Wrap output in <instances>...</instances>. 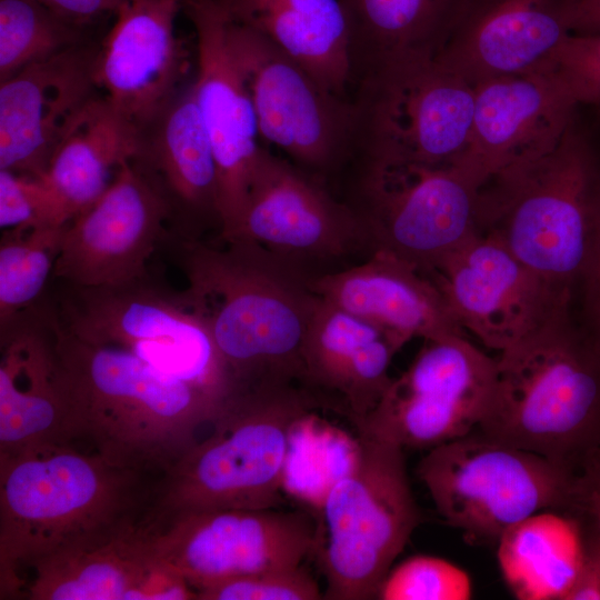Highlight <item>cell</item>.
I'll list each match as a JSON object with an SVG mask.
<instances>
[{
  "label": "cell",
  "mask_w": 600,
  "mask_h": 600,
  "mask_svg": "<svg viewBox=\"0 0 600 600\" xmlns=\"http://www.w3.org/2000/svg\"><path fill=\"white\" fill-rule=\"evenodd\" d=\"M79 443L0 460V599H19L39 561L136 526L158 477Z\"/></svg>",
  "instance_id": "cell-1"
},
{
  "label": "cell",
  "mask_w": 600,
  "mask_h": 600,
  "mask_svg": "<svg viewBox=\"0 0 600 600\" xmlns=\"http://www.w3.org/2000/svg\"><path fill=\"white\" fill-rule=\"evenodd\" d=\"M183 290L237 393L309 387L303 348L318 296L310 281L242 239H177Z\"/></svg>",
  "instance_id": "cell-2"
},
{
  "label": "cell",
  "mask_w": 600,
  "mask_h": 600,
  "mask_svg": "<svg viewBox=\"0 0 600 600\" xmlns=\"http://www.w3.org/2000/svg\"><path fill=\"white\" fill-rule=\"evenodd\" d=\"M51 310L78 443L159 478L227 407L128 350L77 338Z\"/></svg>",
  "instance_id": "cell-3"
},
{
  "label": "cell",
  "mask_w": 600,
  "mask_h": 600,
  "mask_svg": "<svg viewBox=\"0 0 600 600\" xmlns=\"http://www.w3.org/2000/svg\"><path fill=\"white\" fill-rule=\"evenodd\" d=\"M599 213L600 148L578 113L552 150L496 173L478 194L479 233L573 297Z\"/></svg>",
  "instance_id": "cell-4"
},
{
  "label": "cell",
  "mask_w": 600,
  "mask_h": 600,
  "mask_svg": "<svg viewBox=\"0 0 600 600\" xmlns=\"http://www.w3.org/2000/svg\"><path fill=\"white\" fill-rule=\"evenodd\" d=\"M571 309L500 352L478 429L574 472L600 444V350Z\"/></svg>",
  "instance_id": "cell-5"
},
{
  "label": "cell",
  "mask_w": 600,
  "mask_h": 600,
  "mask_svg": "<svg viewBox=\"0 0 600 600\" xmlns=\"http://www.w3.org/2000/svg\"><path fill=\"white\" fill-rule=\"evenodd\" d=\"M330 408L310 388L289 386L236 396L154 482L138 524L222 509H272L282 501L293 431L311 411Z\"/></svg>",
  "instance_id": "cell-6"
},
{
  "label": "cell",
  "mask_w": 600,
  "mask_h": 600,
  "mask_svg": "<svg viewBox=\"0 0 600 600\" xmlns=\"http://www.w3.org/2000/svg\"><path fill=\"white\" fill-rule=\"evenodd\" d=\"M319 509L313 550L327 580L324 598H377L421 521L403 449L359 431L350 464L329 487Z\"/></svg>",
  "instance_id": "cell-7"
},
{
  "label": "cell",
  "mask_w": 600,
  "mask_h": 600,
  "mask_svg": "<svg viewBox=\"0 0 600 600\" xmlns=\"http://www.w3.org/2000/svg\"><path fill=\"white\" fill-rule=\"evenodd\" d=\"M479 183L458 166H430L357 148L334 193L354 212L372 251L429 276L479 233Z\"/></svg>",
  "instance_id": "cell-8"
},
{
  "label": "cell",
  "mask_w": 600,
  "mask_h": 600,
  "mask_svg": "<svg viewBox=\"0 0 600 600\" xmlns=\"http://www.w3.org/2000/svg\"><path fill=\"white\" fill-rule=\"evenodd\" d=\"M53 309L62 326L86 342L128 350L226 406L237 394L209 330L184 291L159 286L149 276L116 286L63 283Z\"/></svg>",
  "instance_id": "cell-9"
},
{
  "label": "cell",
  "mask_w": 600,
  "mask_h": 600,
  "mask_svg": "<svg viewBox=\"0 0 600 600\" xmlns=\"http://www.w3.org/2000/svg\"><path fill=\"white\" fill-rule=\"evenodd\" d=\"M417 473L439 514L472 542H498L527 517L572 504L574 472L478 428L430 449Z\"/></svg>",
  "instance_id": "cell-10"
},
{
  "label": "cell",
  "mask_w": 600,
  "mask_h": 600,
  "mask_svg": "<svg viewBox=\"0 0 600 600\" xmlns=\"http://www.w3.org/2000/svg\"><path fill=\"white\" fill-rule=\"evenodd\" d=\"M223 17L226 40L251 98L260 138L333 190L357 146V104L327 90L263 36Z\"/></svg>",
  "instance_id": "cell-11"
},
{
  "label": "cell",
  "mask_w": 600,
  "mask_h": 600,
  "mask_svg": "<svg viewBox=\"0 0 600 600\" xmlns=\"http://www.w3.org/2000/svg\"><path fill=\"white\" fill-rule=\"evenodd\" d=\"M234 238L310 282L373 252L354 212L338 194L267 148L241 221L228 239Z\"/></svg>",
  "instance_id": "cell-12"
},
{
  "label": "cell",
  "mask_w": 600,
  "mask_h": 600,
  "mask_svg": "<svg viewBox=\"0 0 600 600\" xmlns=\"http://www.w3.org/2000/svg\"><path fill=\"white\" fill-rule=\"evenodd\" d=\"M497 359L463 334L424 340L359 431L402 449H432L479 427L493 398Z\"/></svg>",
  "instance_id": "cell-13"
},
{
  "label": "cell",
  "mask_w": 600,
  "mask_h": 600,
  "mask_svg": "<svg viewBox=\"0 0 600 600\" xmlns=\"http://www.w3.org/2000/svg\"><path fill=\"white\" fill-rule=\"evenodd\" d=\"M358 146L430 166H460L471 140L474 86L438 60L391 70L361 88Z\"/></svg>",
  "instance_id": "cell-14"
},
{
  "label": "cell",
  "mask_w": 600,
  "mask_h": 600,
  "mask_svg": "<svg viewBox=\"0 0 600 600\" xmlns=\"http://www.w3.org/2000/svg\"><path fill=\"white\" fill-rule=\"evenodd\" d=\"M137 529L150 553L196 592L233 577L299 567L317 533L307 513L276 508L190 512Z\"/></svg>",
  "instance_id": "cell-15"
},
{
  "label": "cell",
  "mask_w": 600,
  "mask_h": 600,
  "mask_svg": "<svg viewBox=\"0 0 600 600\" xmlns=\"http://www.w3.org/2000/svg\"><path fill=\"white\" fill-rule=\"evenodd\" d=\"M462 330L499 352L541 327L573 294L523 264L497 238L477 233L429 274Z\"/></svg>",
  "instance_id": "cell-16"
},
{
  "label": "cell",
  "mask_w": 600,
  "mask_h": 600,
  "mask_svg": "<svg viewBox=\"0 0 600 600\" xmlns=\"http://www.w3.org/2000/svg\"><path fill=\"white\" fill-rule=\"evenodd\" d=\"M169 236L170 207L131 159L107 191L67 223L53 278L79 287L146 278L149 259Z\"/></svg>",
  "instance_id": "cell-17"
},
{
  "label": "cell",
  "mask_w": 600,
  "mask_h": 600,
  "mask_svg": "<svg viewBox=\"0 0 600 600\" xmlns=\"http://www.w3.org/2000/svg\"><path fill=\"white\" fill-rule=\"evenodd\" d=\"M196 36L192 84L218 170L221 231L234 234L263 151L254 108L229 50L224 17L213 0H182Z\"/></svg>",
  "instance_id": "cell-18"
},
{
  "label": "cell",
  "mask_w": 600,
  "mask_h": 600,
  "mask_svg": "<svg viewBox=\"0 0 600 600\" xmlns=\"http://www.w3.org/2000/svg\"><path fill=\"white\" fill-rule=\"evenodd\" d=\"M182 0H126L99 41L94 77L102 96L139 130L192 80L176 21Z\"/></svg>",
  "instance_id": "cell-19"
},
{
  "label": "cell",
  "mask_w": 600,
  "mask_h": 600,
  "mask_svg": "<svg viewBox=\"0 0 600 600\" xmlns=\"http://www.w3.org/2000/svg\"><path fill=\"white\" fill-rule=\"evenodd\" d=\"M98 47L90 40L0 81V169L44 176L60 142L101 94Z\"/></svg>",
  "instance_id": "cell-20"
},
{
  "label": "cell",
  "mask_w": 600,
  "mask_h": 600,
  "mask_svg": "<svg viewBox=\"0 0 600 600\" xmlns=\"http://www.w3.org/2000/svg\"><path fill=\"white\" fill-rule=\"evenodd\" d=\"M0 351V460L36 447L78 443L51 306L39 302L1 329Z\"/></svg>",
  "instance_id": "cell-21"
},
{
  "label": "cell",
  "mask_w": 600,
  "mask_h": 600,
  "mask_svg": "<svg viewBox=\"0 0 600 600\" xmlns=\"http://www.w3.org/2000/svg\"><path fill=\"white\" fill-rule=\"evenodd\" d=\"M579 109L550 70L481 81L474 84L471 140L459 167L481 187L506 168L552 150Z\"/></svg>",
  "instance_id": "cell-22"
},
{
  "label": "cell",
  "mask_w": 600,
  "mask_h": 600,
  "mask_svg": "<svg viewBox=\"0 0 600 600\" xmlns=\"http://www.w3.org/2000/svg\"><path fill=\"white\" fill-rule=\"evenodd\" d=\"M578 0H470L440 63L471 84L546 71L571 34Z\"/></svg>",
  "instance_id": "cell-23"
},
{
  "label": "cell",
  "mask_w": 600,
  "mask_h": 600,
  "mask_svg": "<svg viewBox=\"0 0 600 600\" xmlns=\"http://www.w3.org/2000/svg\"><path fill=\"white\" fill-rule=\"evenodd\" d=\"M133 160L168 202L176 239H204L209 231L219 237L217 163L192 80L140 130Z\"/></svg>",
  "instance_id": "cell-24"
},
{
  "label": "cell",
  "mask_w": 600,
  "mask_h": 600,
  "mask_svg": "<svg viewBox=\"0 0 600 600\" xmlns=\"http://www.w3.org/2000/svg\"><path fill=\"white\" fill-rule=\"evenodd\" d=\"M29 572L22 593L29 600L198 599L183 577L150 553L137 524L102 542L46 558Z\"/></svg>",
  "instance_id": "cell-25"
},
{
  "label": "cell",
  "mask_w": 600,
  "mask_h": 600,
  "mask_svg": "<svg viewBox=\"0 0 600 600\" xmlns=\"http://www.w3.org/2000/svg\"><path fill=\"white\" fill-rule=\"evenodd\" d=\"M310 286L321 299L383 330L400 349L417 337L463 334L432 279L386 251Z\"/></svg>",
  "instance_id": "cell-26"
},
{
  "label": "cell",
  "mask_w": 600,
  "mask_h": 600,
  "mask_svg": "<svg viewBox=\"0 0 600 600\" xmlns=\"http://www.w3.org/2000/svg\"><path fill=\"white\" fill-rule=\"evenodd\" d=\"M399 350L380 328L318 297L303 348L308 386L358 426L392 382Z\"/></svg>",
  "instance_id": "cell-27"
},
{
  "label": "cell",
  "mask_w": 600,
  "mask_h": 600,
  "mask_svg": "<svg viewBox=\"0 0 600 600\" xmlns=\"http://www.w3.org/2000/svg\"><path fill=\"white\" fill-rule=\"evenodd\" d=\"M348 30L352 96L387 72L434 60L470 0H339Z\"/></svg>",
  "instance_id": "cell-28"
},
{
  "label": "cell",
  "mask_w": 600,
  "mask_h": 600,
  "mask_svg": "<svg viewBox=\"0 0 600 600\" xmlns=\"http://www.w3.org/2000/svg\"><path fill=\"white\" fill-rule=\"evenodd\" d=\"M232 22L263 36L327 90L352 99L348 30L339 0H213Z\"/></svg>",
  "instance_id": "cell-29"
},
{
  "label": "cell",
  "mask_w": 600,
  "mask_h": 600,
  "mask_svg": "<svg viewBox=\"0 0 600 600\" xmlns=\"http://www.w3.org/2000/svg\"><path fill=\"white\" fill-rule=\"evenodd\" d=\"M140 130L97 97L56 149L42 179L70 222L111 186L139 149Z\"/></svg>",
  "instance_id": "cell-30"
},
{
  "label": "cell",
  "mask_w": 600,
  "mask_h": 600,
  "mask_svg": "<svg viewBox=\"0 0 600 600\" xmlns=\"http://www.w3.org/2000/svg\"><path fill=\"white\" fill-rule=\"evenodd\" d=\"M497 543L502 577L520 600H566L587 556L579 519L559 510L527 517Z\"/></svg>",
  "instance_id": "cell-31"
},
{
  "label": "cell",
  "mask_w": 600,
  "mask_h": 600,
  "mask_svg": "<svg viewBox=\"0 0 600 600\" xmlns=\"http://www.w3.org/2000/svg\"><path fill=\"white\" fill-rule=\"evenodd\" d=\"M66 226L2 230L0 330L40 302L53 277Z\"/></svg>",
  "instance_id": "cell-32"
},
{
  "label": "cell",
  "mask_w": 600,
  "mask_h": 600,
  "mask_svg": "<svg viewBox=\"0 0 600 600\" xmlns=\"http://www.w3.org/2000/svg\"><path fill=\"white\" fill-rule=\"evenodd\" d=\"M40 0H0V81L26 66L90 41Z\"/></svg>",
  "instance_id": "cell-33"
},
{
  "label": "cell",
  "mask_w": 600,
  "mask_h": 600,
  "mask_svg": "<svg viewBox=\"0 0 600 600\" xmlns=\"http://www.w3.org/2000/svg\"><path fill=\"white\" fill-rule=\"evenodd\" d=\"M469 574L452 562L427 554L412 556L390 570L378 591L381 600H468Z\"/></svg>",
  "instance_id": "cell-34"
},
{
  "label": "cell",
  "mask_w": 600,
  "mask_h": 600,
  "mask_svg": "<svg viewBox=\"0 0 600 600\" xmlns=\"http://www.w3.org/2000/svg\"><path fill=\"white\" fill-rule=\"evenodd\" d=\"M68 222L42 178L0 169V227L31 229L62 227Z\"/></svg>",
  "instance_id": "cell-35"
},
{
  "label": "cell",
  "mask_w": 600,
  "mask_h": 600,
  "mask_svg": "<svg viewBox=\"0 0 600 600\" xmlns=\"http://www.w3.org/2000/svg\"><path fill=\"white\" fill-rule=\"evenodd\" d=\"M199 600H317L322 594L302 567L267 570L207 584L197 590Z\"/></svg>",
  "instance_id": "cell-36"
},
{
  "label": "cell",
  "mask_w": 600,
  "mask_h": 600,
  "mask_svg": "<svg viewBox=\"0 0 600 600\" xmlns=\"http://www.w3.org/2000/svg\"><path fill=\"white\" fill-rule=\"evenodd\" d=\"M570 89L580 107L600 116V33L570 34L548 64Z\"/></svg>",
  "instance_id": "cell-37"
},
{
  "label": "cell",
  "mask_w": 600,
  "mask_h": 600,
  "mask_svg": "<svg viewBox=\"0 0 600 600\" xmlns=\"http://www.w3.org/2000/svg\"><path fill=\"white\" fill-rule=\"evenodd\" d=\"M569 513L582 527L586 547L600 554V454L589 452L574 471Z\"/></svg>",
  "instance_id": "cell-38"
},
{
  "label": "cell",
  "mask_w": 600,
  "mask_h": 600,
  "mask_svg": "<svg viewBox=\"0 0 600 600\" xmlns=\"http://www.w3.org/2000/svg\"><path fill=\"white\" fill-rule=\"evenodd\" d=\"M580 294L583 312L582 327L600 350V213Z\"/></svg>",
  "instance_id": "cell-39"
},
{
  "label": "cell",
  "mask_w": 600,
  "mask_h": 600,
  "mask_svg": "<svg viewBox=\"0 0 600 600\" xmlns=\"http://www.w3.org/2000/svg\"><path fill=\"white\" fill-rule=\"evenodd\" d=\"M64 20L91 29L97 22L114 17L126 0H40Z\"/></svg>",
  "instance_id": "cell-40"
},
{
  "label": "cell",
  "mask_w": 600,
  "mask_h": 600,
  "mask_svg": "<svg viewBox=\"0 0 600 600\" xmlns=\"http://www.w3.org/2000/svg\"><path fill=\"white\" fill-rule=\"evenodd\" d=\"M571 33H600V0H578L572 16Z\"/></svg>",
  "instance_id": "cell-41"
},
{
  "label": "cell",
  "mask_w": 600,
  "mask_h": 600,
  "mask_svg": "<svg viewBox=\"0 0 600 600\" xmlns=\"http://www.w3.org/2000/svg\"><path fill=\"white\" fill-rule=\"evenodd\" d=\"M592 451H594V452H597V453L600 454V444H599L597 448H594Z\"/></svg>",
  "instance_id": "cell-42"
}]
</instances>
